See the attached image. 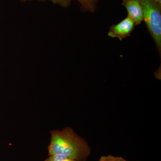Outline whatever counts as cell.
Here are the masks:
<instances>
[{"instance_id": "cell-1", "label": "cell", "mask_w": 161, "mask_h": 161, "mask_svg": "<svg viewBox=\"0 0 161 161\" xmlns=\"http://www.w3.org/2000/svg\"><path fill=\"white\" fill-rule=\"evenodd\" d=\"M48 155L63 154L77 161H86L92 150L88 143L70 127L50 131Z\"/></svg>"}, {"instance_id": "cell-7", "label": "cell", "mask_w": 161, "mask_h": 161, "mask_svg": "<svg viewBox=\"0 0 161 161\" xmlns=\"http://www.w3.org/2000/svg\"><path fill=\"white\" fill-rule=\"evenodd\" d=\"M98 161H128L121 157H115L111 154L107 156H102Z\"/></svg>"}, {"instance_id": "cell-3", "label": "cell", "mask_w": 161, "mask_h": 161, "mask_svg": "<svg viewBox=\"0 0 161 161\" xmlns=\"http://www.w3.org/2000/svg\"><path fill=\"white\" fill-rule=\"evenodd\" d=\"M135 24L132 19L127 16L118 24L110 26L108 36L122 40L130 36L135 28Z\"/></svg>"}, {"instance_id": "cell-4", "label": "cell", "mask_w": 161, "mask_h": 161, "mask_svg": "<svg viewBox=\"0 0 161 161\" xmlns=\"http://www.w3.org/2000/svg\"><path fill=\"white\" fill-rule=\"evenodd\" d=\"M121 5L126 8L128 16L135 25H140L143 21L142 9L139 0H123Z\"/></svg>"}, {"instance_id": "cell-9", "label": "cell", "mask_w": 161, "mask_h": 161, "mask_svg": "<svg viewBox=\"0 0 161 161\" xmlns=\"http://www.w3.org/2000/svg\"><path fill=\"white\" fill-rule=\"evenodd\" d=\"M160 6H161V0H155Z\"/></svg>"}, {"instance_id": "cell-6", "label": "cell", "mask_w": 161, "mask_h": 161, "mask_svg": "<svg viewBox=\"0 0 161 161\" xmlns=\"http://www.w3.org/2000/svg\"><path fill=\"white\" fill-rule=\"evenodd\" d=\"M44 161H77L74 159L63 154H53L48 156Z\"/></svg>"}, {"instance_id": "cell-2", "label": "cell", "mask_w": 161, "mask_h": 161, "mask_svg": "<svg viewBox=\"0 0 161 161\" xmlns=\"http://www.w3.org/2000/svg\"><path fill=\"white\" fill-rule=\"evenodd\" d=\"M142 9L143 21L154 40L159 54L161 52V6L155 0H139Z\"/></svg>"}, {"instance_id": "cell-5", "label": "cell", "mask_w": 161, "mask_h": 161, "mask_svg": "<svg viewBox=\"0 0 161 161\" xmlns=\"http://www.w3.org/2000/svg\"><path fill=\"white\" fill-rule=\"evenodd\" d=\"M73 0H50L53 4L59 5L64 8H67L70 5ZM80 3L81 9L84 11L94 12L97 7L98 0H76Z\"/></svg>"}, {"instance_id": "cell-8", "label": "cell", "mask_w": 161, "mask_h": 161, "mask_svg": "<svg viewBox=\"0 0 161 161\" xmlns=\"http://www.w3.org/2000/svg\"><path fill=\"white\" fill-rule=\"evenodd\" d=\"M47 1H50V0H20V2H22V3L32 2V1H38V2H45Z\"/></svg>"}]
</instances>
